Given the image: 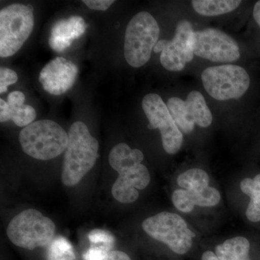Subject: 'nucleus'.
I'll return each instance as SVG.
<instances>
[{"label": "nucleus", "instance_id": "obj_1", "mask_svg": "<svg viewBox=\"0 0 260 260\" xmlns=\"http://www.w3.org/2000/svg\"><path fill=\"white\" fill-rule=\"evenodd\" d=\"M68 137L61 179L65 186H73L93 169L96 162L99 144L82 121L72 124Z\"/></svg>", "mask_w": 260, "mask_h": 260}, {"label": "nucleus", "instance_id": "obj_2", "mask_svg": "<svg viewBox=\"0 0 260 260\" xmlns=\"http://www.w3.org/2000/svg\"><path fill=\"white\" fill-rule=\"evenodd\" d=\"M22 150L32 158L41 160L55 158L65 151L69 137L55 121L44 119L32 122L20 131Z\"/></svg>", "mask_w": 260, "mask_h": 260}, {"label": "nucleus", "instance_id": "obj_3", "mask_svg": "<svg viewBox=\"0 0 260 260\" xmlns=\"http://www.w3.org/2000/svg\"><path fill=\"white\" fill-rule=\"evenodd\" d=\"M160 28L153 15L140 12L130 20L124 37V57L133 68H140L151 57L158 42Z\"/></svg>", "mask_w": 260, "mask_h": 260}, {"label": "nucleus", "instance_id": "obj_4", "mask_svg": "<svg viewBox=\"0 0 260 260\" xmlns=\"http://www.w3.org/2000/svg\"><path fill=\"white\" fill-rule=\"evenodd\" d=\"M55 224L39 210H23L12 219L7 234L19 247L34 250L51 244L55 235Z\"/></svg>", "mask_w": 260, "mask_h": 260}, {"label": "nucleus", "instance_id": "obj_5", "mask_svg": "<svg viewBox=\"0 0 260 260\" xmlns=\"http://www.w3.org/2000/svg\"><path fill=\"white\" fill-rule=\"evenodd\" d=\"M34 26L30 5L12 4L0 11V56L16 54L30 37Z\"/></svg>", "mask_w": 260, "mask_h": 260}, {"label": "nucleus", "instance_id": "obj_6", "mask_svg": "<svg viewBox=\"0 0 260 260\" xmlns=\"http://www.w3.org/2000/svg\"><path fill=\"white\" fill-rule=\"evenodd\" d=\"M142 228L147 234L178 254L190 250L195 234L182 217L177 213L161 212L145 219Z\"/></svg>", "mask_w": 260, "mask_h": 260}, {"label": "nucleus", "instance_id": "obj_7", "mask_svg": "<svg viewBox=\"0 0 260 260\" xmlns=\"http://www.w3.org/2000/svg\"><path fill=\"white\" fill-rule=\"evenodd\" d=\"M201 78L206 91L218 101L240 99L250 85L247 72L238 65L210 67L203 72Z\"/></svg>", "mask_w": 260, "mask_h": 260}, {"label": "nucleus", "instance_id": "obj_8", "mask_svg": "<svg viewBox=\"0 0 260 260\" xmlns=\"http://www.w3.org/2000/svg\"><path fill=\"white\" fill-rule=\"evenodd\" d=\"M194 31L190 22L181 20L176 27L172 40L161 39L154 47V52H161L160 61L169 71L179 72L194 58Z\"/></svg>", "mask_w": 260, "mask_h": 260}, {"label": "nucleus", "instance_id": "obj_9", "mask_svg": "<svg viewBox=\"0 0 260 260\" xmlns=\"http://www.w3.org/2000/svg\"><path fill=\"white\" fill-rule=\"evenodd\" d=\"M142 107L149 121L148 129L160 130L164 150L170 155L178 153L183 144V133L161 97L158 94H148L143 98Z\"/></svg>", "mask_w": 260, "mask_h": 260}, {"label": "nucleus", "instance_id": "obj_10", "mask_svg": "<svg viewBox=\"0 0 260 260\" xmlns=\"http://www.w3.org/2000/svg\"><path fill=\"white\" fill-rule=\"evenodd\" d=\"M167 107L178 128L184 134L192 133L194 126L208 127L213 122V115L203 94L193 90L185 101L177 97L168 100Z\"/></svg>", "mask_w": 260, "mask_h": 260}, {"label": "nucleus", "instance_id": "obj_11", "mask_svg": "<svg viewBox=\"0 0 260 260\" xmlns=\"http://www.w3.org/2000/svg\"><path fill=\"white\" fill-rule=\"evenodd\" d=\"M194 55L214 61L229 63L240 58V50L230 36L215 28L194 32Z\"/></svg>", "mask_w": 260, "mask_h": 260}, {"label": "nucleus", "instance_id": "obj_12", "mask_svg": "<svg viewBox=\"0 0 260 260\" xmlns=\"http://www.w3.org/2000/svg\"><path fill=\"white\" fill-rule=\"evenodd\" d=\"M78 74L76 64L58 56L44 67L39 74V81L47 93L61 95L73 86Z\"/></svg>", "mask_w": 260, "mask_h": 260}, {"label": "nucleus", "instance_id": "obj_13", "mask_svg": "<svg viewBox=\"0 0 260 260\" xmlns=\"http://www.w3.org/2000/svg\"><path fill=\"white\" fill-rule=\"evenodd\" d=\"M119 177L112 186L114 199L124 204L134 203L139 198L138 189H144L150 181V173L143 164L119 171Z\"/></svg>", "mask_w": 260, "mask_h": 260}, {"label": "nucleus", "instance_id": "obj_14", "mask_svg": "<svg viewBox=\"0 0 260 260\" xmlns=\"http://www.w3.org/2000/svg\"><path fill=\"white\" fill-rule=\"evenodd\" d=\"M87 25L79 15L56 22L51 30L49 46L56 52H61L69 48L73 41L85 34Z\"/></svg>", "mask_w": 260, "mask_h": 260}, {"label": "nucleus", "instance_id": "obj_15", "mask_svg": "<svg viewBox=\"0 0 260 260\" xmlns=\"http://www.w3.org/2000/svg\"><path fill=\"white\" fill-rule=\"evenodd\" d=\"M221 195L218 189L208 186L200 191L179 189L172 194V203L178 210L184 213L193 211L195 206L211 208L219 204Z\"/></svg>", "mask_w": 260, "mask_h": 260}, {"label": "nucleus", "instance_id": "obj_16", "mask_svg": "<svg viewBox=\"0 0 260 260\" xmlns=\"http://www.w3.org/2000/svg\"><path fill=\"white\" fill-rule=\"evenodd\" d=\"M240 189L249 198L245 212L246 218L251 223H260V173L254 177L243 179Z\"/></svg>", "mask_w": 260, "mask_h": 260}, {"label": "nucleus", "instance_id": "obj_17", "mask_svg": "<svg viewBox=\"0 0 260 260\" xmlns=\"http://www.w3.org/2000/svg\"><path fill=\"white\" fill-rule=\"evenodd\" d=\"M144 155L138 149H132L126 143H119L111 150L109 161L113 169L119 172L122 169L139 165Z\"/></svg>", "mask_w": 260, "mask_h": 260}, {"label": "nucleus", "instance_id": "obj_18", "mask_svg": "<svg viewBox=\"0 0 260 260\" xmlns=\"http://www.w3.org/2000/svg\"><path fill=\"white\" fill-rule=\"evenodd\" d=\"M250 248V242L246 238L236 237L216 246L215 254L220 260H251Z\"/></svg>", "mask_w": 260, "mask_h": 260}, {"label": "nucleus", "instance_id": "obj_19", "mask_svg": "<svg viewBox=\"0 0 260 260\" xmlns=\"http://www.w3.org/2000/svg\"><path fill=\"white\" fill-rule=\"evenodd\" d=\"M37 117V112L31 106L10 107L8 102L0 99V121L5 122L12 120L17 126L23 127L32 124Z\"/></svg>", "mask_w": 260, "mask_h": 260}, {"label": "nucleus", "instance_id": "obj_20", "mask_svg": "<svg viewBox=\"0 0 260 260\" xmlns=\"http://www.w3.org/2000/svg\"><path fill=\"white\" fill-rule=\"evenodd\" d=\"M242 3L240 0H193V8L203 16H218L237 9Z\"/></svg>", "mask_w": 260, "mask_h": 260}, {"label": "nucleus", "instance_id": "obj_21", "mask_svg": "<svg viewBox=\"0 0 260 260\" xmlns=\"http://www.w3.org/2000/svg\"><path fill=\"white\" fill-rule=\"evenodd\" d=\"M177 182L181 189L200 191L210 186V177L205 171L195 168L181 173L177 178Z\"/></svg>", "mask_w": 260, "mask_h": 260}, {"label": "nucleus", "instance_id": "obj_22", "mask_svg": "<svg viewBox=\"0 0 260 260\" xmlns=\"http://www.w3.org/2000/svg\"><path fill=\"white\" fill-rule=\"evenodd\" d=\"M48 260H76L74 249L68 239L56 237L49 244Z\"/></svg>", "mask_w": 260, "mask_h": 260}, {"label": "nucleus", "instance_id": "obj_23", "mask_svg": "<svg viewBox=\"0 0 260 260\" xmlns=\"http://www.w3.org/2000/svg\"><path fill=\"white\" fill-rule=\"evenodd\" d=\"M88 239L93 246L102 248L107 251H111L115 242V239L112 234L101 229L92 231L89 234Z\"/></svg>", "mask_w": 260, "mask_h": 260}, {"label": "nucleus", "instance_id": "obj_24", "mask_svg": "<svg viewBox=\"0 0 260 260\" xmlns=\"http://www.w3.org/2000/svg\"><path fill=\"white\" fill-rule=\"evenodd\" d=\"M18 77L17 73L9 68H0V93H5L8 90V87L18 81Z\"/></svg>", "mask_w": 260, "mask_h": 260}, {"label": "nucleus", "instance_id": "obj_25", "mask_svg": "<svg viewBox=\"0 0 260 260\" xmlns=\"http://www.w3.org/2000/svg\"><path fill=\"white\" fill-rule=\"evenodd\" d=\"M109 251L98 246H92L84 253V260H104Z\"/></svg>", "mask_w": 260, "mask_h": 260}, {"label": "nucleus", "instance_id": "obj_26", "mask_svg": "<svg viewBox=\"0 0 260 260\" xmlns=\"http://www.w3.org/2000/svg\"><path fill=\"white\" fill-rule=\"evenodd\" d=\"M83 3L90 9L106 11L109 9V7L113 3H114V1L113 0H84Z\"/></svg>", "mask_w": 260, "mask_h": 260}, {"label": "nucleus", "instance_id": "obj_27", "mask_svg": "<svg viewBox=\"0 0 260 260\" xmlns=\"http://www.w3.org/2000/svg\"><path fill=\"white\" fill-rule=\"evenodd\" d=\"M25 96L22 92H11L8 96V104L10 107H20L23 105L25 102Z\"/></svg>", "mask_w": 260, "mask_h": 260}, {"label": "nucleus", "instance_id": "obj_28", "mask_svg": "<svg viewBox=\"0 0 260 260\" xmlns=\"http://www.w3.org/2000/svg\"><path fill=\"white\" fill-rule=\"evenodd\" d=\"M104 260H132L125 252L121 251H110L107 253Z\"/></svg>", "mask_w": 260, "mask_h": 260}, {"label": "nucleus", "instance_id": "obj_29", "mask_svg": "<svg viewBox=\"0 0 260 260\" xmlns=\"http://www.w3.org/2000/svg\"><path fill=\"white\" fill-rule=\"evenodd\" d=\"M253 17L260 27V1H258L254 5V10H253Z\"/></svg>", "mask_w": 260, "mask_h": 260}, {"label": "nucleus", "instance_id": "obj_30", "mask_svg": "<svg viewBox=\"0 0 260 260\" xmlns=\"http://www.w3.org/2000/svg\"><path fill=\"white\" fill-rule=\"evenodd\" d=\"M202 260H220L217 256L215 253L211 251H206L203 253V256H202Z\"/></svg>", "mask_w": 260, "mask_h": 260}]
</instances>
